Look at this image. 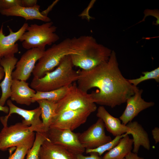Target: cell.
<instances>
[{"label":"cell","instance_id":"cell-4","mask_svg":"<svg viewBox=\"0 0 159 159\" xmlns=\"http://www.w3.org/2000/svg\"><path fill=\"white\" fill-rule=\"evenodd\" d=\"M52 21L45 22L41 25L34 24L28 26L26 31L19 41L23 47L29 50L38 48L45 50L47 45H50L59 40V36L55 32L57 27Z\"/></svg>","mask_w":159,"mask_h":159},{"label":"cell","instance_id":"cell-14","mask_svg":"<svg viewBox=\"0 0 159 159\" xmlns=\"http://www.w3.org/2000/svg\"><path fill=\"white\" fill-rule=\"evenodd\" d=\"M143 91V90L139 89L134 95L127 100L126 108L119 117L124 125H126L132 121L141 111L154 105V102H146L142 98Z\"/></svg>","mask_w":159,"mask_h":159},{"label":"cell","instance_id":"cell-23","mask_svg":"<svg viewBox=\"0 0 159 159\" xmlns=\"http://www.w3.org/2000/svg\"><path fill=\"white\" fill-rule=\"evenodd\" d=\"M70 85L49 91H37L32 98V103L40 99L47 100L57 103L66 95Z\"/></svg>","mask_w":159,"mask_h":159},{"label":"cell","instance_id":"cell-15","mask_svg":"<svg viewBox=\"0 0 159 159\" xmlns=\"http://www.w3.org/2000/svg\"><path fill=\"white\" fill-rule=\"evenodd\" d=\"M18 59L14 56L3 57L1 59L0 65L3 68L4 76L3 80L0 83L2 94L0 98V105L4 106L10 97L11 87L12 83V73Z\"/></svg>","mask_w":159,"mask_h":159},{"label":"cell","instance_id":"cell-31","mask_svg":"<svg viewBox=\"0 0 159 159\" xmlns=\"http://www.w3.org/2000/svg\"><path fill=\"white\" fill-rule=\"evenodd\" d=\"M153 138L155 140V144L159 142V128L155 127L152 131Z\"/></svg>","mask_w":159,"mask_h":159},{"label":"cell","instance_id":"cell-33","mask_svg":"<svg viewBox=\"0 0 159 159\" xmlns=\"http://www.w3.org/2000/svg\"><path fill=\"white\" fill-rule=\"evenodd\" d=\"M56 1L53 2V3L51 5L49 6L45 10L41 12V14L43 16H47V15L48 13L52 10L53 7L56 3V2H57Z\"/></svg>","mask_w":159,"mask_h":159},{"label":"cell","instance_id":"cell-10","mask_svg":"<svg viewBox=\"0 0 159 159\" xmlns=\"http://www.w3.org/2000/svg\"><path fill=\"white\" fill-rule=\"evenodd\" d=\"M7 104L9 108L7 115L0 117L2 124H6L8 119L11 114H17L23 118L22 122L24 125L30 126L31 130L37 132H45L42 121L40 119L41 110L39 107L31 110H28L18 107L13 103L11 100L7 101Z\"/></svg>","mask_w":159,"mask_h":159},{"label":"cell","instance_id":"cell-18","mask_svg":"<svg viewBox=\"0 0 159 159\" xmlns=\"http://www.w3.org/2000/svg\"><path fill=\"white\" fill-rule=\"evenodd\" d=\"M40 6L37 4L31 7H25L20 6H15L10 9L0 11V14L6 16L21 17L26 20L37 19L45 22L51 21L48 16L42 15L39 11Z\"/></svg>","mask_w":159,"mask_h":159},{"label":"cell","instance_id":"cell-13","mask_svg":"<svg viewBox=\"0 0 159 159\" xmlns=\"http://www.w3.org/2000/svg\"><path fill=\"white\" fill-rule=\"evenodd\" d=\"M28 26L27 23H25L16 32L8 27L9 34L5 36L3 32V25H2L0 29V58L14 56L18 52V45L16 42L26 31Z\"/></svg>","mask_w":159,"mask_h":159},{"label":"cell","instance_id":"cell-8","mask_svg":"<svg viewBox=\"0 0 159 159\" xmlns=\"http://www.w3.org/2000/svg\"><path fill=\"white\" fill-rule=\"evenodd\" d=\"M52 143L60 146L75 155L82 154L85 150L80 143L78 133L67 129L50 127L45 132Z\"/></svg>","mask_w":159,"mask_h":159},{"label":"cell","instance_id":"cell-19","mask_svg":"<svg viewBox=\"0 0 159 159\" xmlns=\"http://www.w3.org/2000/svg\"><path fill=\"white\" fill-rule=\"evenodd\" d=\"M39 159H75L76 155L58 145L51 142L48 139L41 145Z\"/></svg>","mask_w":159,"mask_h":159},{"label":"cell","instance_id":"cell-24","mask_svg":"<svg viewBox=\"0 0 159 159\" xmlns=\"http://www.w3.org/2000/svg\"><path fill=\"white\" fill-rule=\"evenodd\" d=\"M35 137V135L33 136L17 146L15 152L10 155L8 159H24L33 145Z\"/></svg>","mask_w":159,"mask_h":159},{"label":"cell","instance_id":"cell-17","mask_svg":"<svg viewBox=\"0 0 159 159\" xmlns=\"http://www.w3.org/2000/svg\"><path fill=\"white\" fill-rule=\"evenodd\" d=\"M36 92L30 88L26 82L13 80L11 87L10 97L12 101L19 104L29 106L32 103V99Z\"/></svg>","mask_w":159,"mask_h":159},{"label":"cell","instance_id":"cell-16","mask_svg":"<svg viewBox=\"0 0 159 159\" xmlns=\"http://www.w3.org/2000/svg\"><path fill=\"white\" fill-rule=\"evenodd\" d=\"M97 116L103 121L107 130L115 137L126 133L132 134L130 128L121 123L119 119L110 115L103 106L97 109Z\"/></svg>","mask_w":159,"mask_h":159},{"label":"cell","instance_id":"cell-9","mask_svg":"<svg viewBox=\"0 0 159 159\" xmlns=\"http://www.w3.org/2000/svg\"><path fill=\"white\" fill-rule=\"evenodd\" d=\"M93 112L86 109L64 111L56 114L50 127L67 129L73 131L84 123Z\"/></svg>","mask_w":159,"mask_h":159},{"label":"cell","instance_id":"cell-34","mask_svg":"<svg viewBox=\"0 0 159 159\" xmlns=\"http://www.w3.org/2000/svg\"><path fill=\"white\" fill-rule=\"evenodd\" d=\"M0 111H3L6 114H8L9 112V108L7 106H3L0 105Z\"/></svg>","mask_w":159,"mask_h":159},{"label":"cell","instance_id":"cell-32","mask_svg":"<svg viewBox=\"0 0 159 159\" xmlns=\"http://www.w3.org/2000/svg\"><path fill=\"white\" fill-rule=\"evenodd\" d=\"M123 159H144L143 157L139 156L137 154L131 152Z\"/></svg>","mask_w":159,"mask_h":159},{"label":"cell","instance_id":"cell-1","mask_svg":"<svg viewBox=\"0 0 159 159\" xmlns=\"http://www.w3.org/2000/svg\"><path fill=\"white\" fill-rule=\"evenodd\" d=\"M78 72V87L86 92L93 88L98 89L90 95L94 102L101 106L112 108L120 105L139 89L122 75L113 50L107 62L91 69Z\"/></svg>","mask_w":159,"mask_h":159},{"label":"cell","instance_id":"cell-25","mask_svg":"<svg viewBox=\"0 0 159 159\" xmlns=\"http://www.w3.org/2000/svg\"><path fill=\"white\" fill-rule=\"evenodd\" d=\"M47 139L45 132H37L33 145L26 155V159H39L40 148L44 142Z\"/></svg>","mask_w":159,"mask_h":159},{"label":"cell","instance_id":"cell-6","mask_svg":"<svg viewBox=\"0 0 159 159\" xmlns=\"http://www.w3.org/2000/svg\"><path fill=\"white\" fill-rule=\"evenodd\" d=\"M56 114L67 110L86 109L95 112L97 109L95 103L90 94L83 91L74 83L64 96L57 103Z\"/></svg>","mask_w":159,"mask_h":159},{"label":"cell","instance_id":"cell-2","mask_svg":"<svg viewBox=\"0 0 159 159\" xmlns=\"http://www.w3.org/2000/svg\"><path fill=\"white\" fill-rule=\"evenodd\" d=\"M71 48L76 54L70 55L74 66L88 70L109 59L112 51L98 43L92 37L83 35L70 39Z\"/></svg>","mask_w":159,"mask_h":159},{"label":"cell","instance_id":"cell-21","mask_svg":"<svg viewBox=\"0 0 159 159\" xmlns=\"http://www.w3.org/2000/svg\"><path fill=\"white\" fill-rule=\"evenodd\" d=\"M133 144L132 139L126 135L116 146L106 153L102 159H123L132 152Z\"/></svg>","mask_w":159,"mask_h":159},{"label":"cell","instance_id":"cell-20","mask_svg":"<svg viewBox=\"0 0 159 159\" xmlns=\"http://www.w3.org/2000/svg\"><path fill=\"white\" fill-rule=\"evenodd\" d=\"M126 125L132 132L133 144L132 152L137 154L141 146L149 150L150 146L148 135L142 126L136 121L130 122Z\"/></svg>","mask_w":159,"mask_h":159},{"label":"cell","instance_id":"cell-27","mask_svg":"<svg viewBox=\"0 0 159 159\" xmlns=\"http://www.w3.org/2000/svg\"><path fill=\"white\" fill-rule=\"evenodd\" d=\"M143 76L141 75L139 77L135 79H127L128 82L133 85L137 86L140 83L148 80L154 79L157 82H159V67L150 71L142 72Z\"/></svg>","mask_w":159,"mask_h":159},{"label":"cell","instance_id":"cell-26","mask_svg":"<svg viewBox=\"0 0 159 159\" xmlns=\"http://www.w3.org/2000/svg\"><path fill=\"white\" fill-rule=\"evenodd\" d=\"M126 135L127 134L125 133L121 135L117 136L113 140L97 148L92 149H85V152L87 154H89L92 152L96 153L101 156L105 152L110 150L116 146L119 142L120 139Z\"/></svg>","mask_w":159,"mask_h":159},{"label":"cell","instance_id":"cell-29","mask_svg":"<svg viewBox=\"0 0 159 159\" xmlns=\"http://www.w3.org/2000/svg\"><path fill=\"white\" fill-rule=\"evenodd\" d=\"M90 155L85 156L80 154L76 155L75 159H102V157L96 153L92 152L89 153Z\"/></svg>","mask_w":159,"mask_h":159},{"label":"cell","instance_id":"cell-36","mask_svg":"<svg viewBox=\"0 0 159 159\" xmlns=\"http://www.w3.org/2000/svg\"><path fill=\"white\" fill-rule=\"evenodd\" d=\"M1 60V58H0V62Z\"/></svg>","mask_w":159,"mask_h":159},{"label":"cell","instance_id":"cell-22","mask_svg":"<svg viewBox=\"0 0 159 159\" xmlns=\"http://www.w3.org/2000/svg\"><path fill=\"white\" fill-rule=\"evenodd\" d=\"M36 102L41 110V115L45 132L49 128L56 114L57 103L45 99H40Z\"/></svg>","mask_w":159,"mask_h":159},{"label":"cell","instance_id":"cell-28","mask_svg":"<svg viewBox=\"0 0 159 159\" xmlns=\"http://www.w3.org/2000/svg\"><path fill=\"white\" fill-rule=\"evenodd\" d=\"M16 6H22L21 0H0V11L8 9Z\"/></svg>","mask_w":159,"mask_h":159},{"label":"cell","instance_id":"cell-3","mask_svg":"<svg viewBox=\"0 0 159 159\" xmlns=\"http://www.w3.org/2000/svg\"><path fill=\"white\" fill-rule=\"evenodd\" d=\"M70 55L65 56L54 70L40 78L34 77L30 83L36 91L46 92L70 86L77 81L79 74L75 70Z\"/></svg>","mask_w":159,"mask_h":159},{"label":"cell","instance_id":"cell-12","mask_svg":"<svg viewBox=\"0 0 159 159\" xmlns=\"http://www.w3.org/2000/svg\"><path fill=\"white\" fill-rule=\"evenodd\" d=\"M45 50L38 48L27 50L17 62L15 69L12 73L13 79L26 82L32 72L36 63L42 56Z\"/></svg>","mask_w":159,"mask_h":159},{"label":"cell","instance_id":"cell-11","mask_svg":"<svg viewBox=\"0 0 159 159\" xmlns=\"http://www.w3.org/2000/svg\"><path fill=\"white\" fill-rule=\"evenodd\" d=\"M105 128L103 121L99 118L87 130L78 133L79 140L85 149L95 148L112 140L110 136L106 135Z\"/></svg>","mask_w":159,"mask_h":159},{"label":"cell","instance_id":"cell-30","mask_svg":"<svg viewBox=\"0 0 159 159\" xmlns=\"http://www.w3.org/2000/svg\"><path fill=\"white\" fill-rule=\"evenodd\" d=\"M22 6L25 7H33L37 4V0H21Z\"/></svg>","mask_w":159,"mask_h":159},{"label":"cell","instance_id":"cell-7","mask_svg":"<svg viewBox=\"0 0 159 159\" xmlns=\"http://www.w3.org/2000/svg\"><path fill=\"white\" fill-rule=\"evenodd\" d=\"M3 126L0 132V150L2 151L16 147L35 135L30 126L24 124L22 122L8 127L7 125Z\"/></svg>","mask_w":159,"mask_h":159},{"label":"cell","instance_id":"cell-5","mask_svg":"<svg viewBox=\"0 0 159 159\" xmlns=\"http://www.w3.org/2000/svg\"><path fill=\"white\" fill-rule=\"evenodd\" d=\"M71 48L70 39H65L45 50L32 72L34 77L40 78L51 72L66 56L76 54Z\"/></svg>","mask_w":159,"mask_h":159},{"label":"cell","instance_id":"cell-35","mask_svg":"<svg viewBox=\"0 0 159 159\" xmlns=\"http://www.w3.org/2000/svg\"><path fill=\"white\" fill-rule=\"evenodd\" d=\"M4 76V72L3 68L0 66V81L3 79Z\"/></svg>","mask_w":159,"mask_h":159}]
</instances>
